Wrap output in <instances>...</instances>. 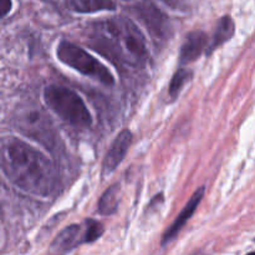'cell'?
I'll list each match as a JSON object with an SVG mask.
<instances>
[{
    "mask_svg": "<svg viewBox=\"0 0 255 255\" xmlns=\"http://www.w3.org/2000/svg\"><path fill=\"white\" fill-rule=\"evenodd\" d=\"M12 6L11 0H0V20L6 16Z\"/></svg>",
    "mask_w": 255,
    "mask_h": 255,
    "instance_id": "cell-15",
    "label": "cell"
},
{
    "mask_svg": "<svg viewBox=\"0 0 255 255\" xmlns=\"http://www.w3.org/2000/svg\"><path fill=\"white\" fill-rule=\"evenodd\" d=\"M120 202V186L114 184L110 187L99 202V213L102 216H111L117 211Z\"/></svg>",
    "mask_w": 255,
    "mask_h": 255,
    "instance_id": "cell-13",
    "label": "cell"
},
{
    "mask_svg": "<svg viewBox=\"0 0 255 255\" xmlns=\"http://www.w3.org/2000/svg\"><path fill=\"white\" fill-rule=\"evenodd\" d=\"M204 191H206V188H204V187H201V188H198L196 192H194V194L192 196V198L189 199V202L187 203V206L184 207L183 211L179 213L178 218H177L176 221L172 223V226L169 227L166 232H164L163 238H162V246H166L167 243H169L171 241H173V239L178 236V233L181 232V229L186 226L187 222L191 219V217L193 216V213L196 212V209L198 208V204L201 203L202 198H203V196H204Z\"/></svg>",
    "mask_w": 255,
    "mask_h": 255,
    "instance_id": "cell-10",
    "label": "cell"
},
{
    "mask_svg": "<svg viewBox=\"0 0 255 255\" xmlns=\"http://www.w3.org/2000/svg\"><path fill=\"white\" fill-rule=\"evenodd\" d=\"M134 12L142 22L146 25L149 34L159 40H166L171 36L172 26L167 15H164L151 1H143L134 7Z\"/></svg>",
    "mask_w": 255,
    "mask_h": 255,
    "instance_id": "cell-7",
    "label": "cell"
},
{
    "mask_svg": "<svg viewBox=\"0 0 255 255\" xmlns=\"http://www.w3.org/2000/svg\"><path fill=\"white\" fill-rule=\"evenodd\" d=\"M191 71H188L187 69H179L178 71L173 75L171 84H169V96H171L172 99H177L179 92H181L182 89L186 86L187 82L191 80Z\"/></svg>",
    "mask_w": 255,
    "mask_h": 255,
    "instance_id": "cell-14",
    "label": "cell"
},
{
    "mask_svg": "<svg viewBox=\"0 0 255 255\" xmlns=\"http://www.w3.org/2000/svg\"><path fill=\"white\" fill-rule=\"evenodd\" d=\"M90 47L119 66L141 67L148 51L138 27L127 17H114L92 25L87 34Z\"/></svg>",
    "mask_w": 255,
    "mask_h": 255,
    "instance_id": "cell-2",
    "label": "cell"
},
{
    "mask_svg": "<svg viewBox=\"0 0 255 255\" xmlns=\"http://www.w3.org/2000/svg\"><path fill=\"white\" fill-rule=\"evenodd\" d=\"M47 106L66 124L77 128H86L92 124V117L81 97L72 90L51 85L44 91Z\"/></svg>",
    "mask_w": 255,
    "mask_h": 255,
    "instance_id": "cell-3",
    "label": "cell"
},
{
    "mask_svg": "<svg viewBox=\"0 0 255 255\" xmlns=\"http://www.w3.org/2000/svg\"><path fill=\"white\" fill-rule=\"evenodd\" d=\"M162 1L168 5V6L173 7V9H179L182 5V0H162Z\"/></svg>",
    "mask_w": 255,
    "mask_h": 255,
    "instance_id": "cell-16",
    "label": "cell"
},
{
    "mask_svg": "<svg viewBox=\"0 0 255 255\" xmlns=\"http://www.w3.org/2000/svg\"><path fill=\"white\" fill-rule=\"evenodd\" d=\"M131 142L132 133L128 129H124L122 132H120L104 159L102 176H109L120 166V163L124 161L129 146H131Z\"/></svg>",
    "mask_w": 255,
    "mask_h": 255,
    "instance_id": "cell-8",
    "label": "cell"
},
{
    "mask_svg": "<svg viewBox=\"0 0 255 255\" xmlns=\"http://www.w3.org/2000/svg\"><path fill=\"white\" fill-rule=\"evenodd\" d=\"M17 127L26 136L32 137L45 144V147L51 148L56 142L55 132L47 115L39 107H26L17 116Z\"/></svg>",
    "mask_w": 255,
    "mask_h": 255,
    "instance_id": "cell-6",
    "label": "cell"
},
{
    "mask_svg": "<svg viewBox=\"0 0 255 255\" xmlns=\"http://www.w3.org/2000/svg\"><path fill=\"white\" fill-rule=\"evenodd\" d=\"M0 167L11 183L30 194L47 197L56 189V169L51 161L17 138L0 144Z\"/></svg>",
    "mask_w": 255,
    "mask_h": 255,
    "instance_id": "cell-1",
    "label": "cell"
},
{
    "mask_svg": "<svg viewBox=\"0 0 255 255\" xmlns=\"http://www.w3.org/2000/svg\"><path fill=\"white\" fill-rule=\"evenodd\" d=\"M209 37L206 32L201 30H194L186 36L182 44L181 54H179V65L184 66L199 59L202 54L207 50Z\"/></svg>",
    "mask_w": 255,
    "mask_h": 255,
    "instance_id": "cell-9",
    "label": "cell"
},
{
    "mask_svg": "<svg viewBox=\"0 0 255 255\" xmlns=\"http://www.w3.org/2000/svg\"><path fill=\"white\" fill-rule=\"evenodd\" d=\"M104 233L100 222L87 219L84 224H71L65 228L51 243L52 253H67L81 244L94 243Z\"/></svg>",
    "mask_w": 255,
    "mask_h": 255,
    "instance_id": "cell-5",
    "label": "cell"
},
{
    "mask_svg": "<svg viewBox=\"0 0 255 255\" xmlns=\"http://www.w3.org/2000/svg\"><path fill=\"white\" fill-rule=\"evenodd\" d=\"M67 9L75 12H96L101 10H115L112 0H65Z\"/></svg>",
    "mask_w": 255,
    "mask_h": 255,
    "instance_id": "cell-12",
    "label": "cell"
},
{
    "mask_svg": "<svg viewBox=\"0 0 255 255\" xmlns=\"http://www.w3.org/2000/svg\"><path fill=\"white\" fill-rule=\"evenodd\" d=\"M57 57L67 66L72 67L85 76L92 77L106 86L115 84L110 70L80 46L69 41H61L57 46Z\"/></svg>",
    "mask_w": 255,
    "mask_h": 255,
    "instance_id": "cell-4",
    "label": "cell"
},
{
    "mask_svg": "<svg viewBox=\"0 0 255 255\" xmlns=\"http://www.w3.org/2000/svg\"><path fill=\"white\" fill-rule=\"evenodd\" d=\"M234 31H236V25H234L233 19L231 16H228V15L222 17L218 21V24H217L213 36L209 40L208 46H207L206 50L207 55L212 54L221 45H223L224 42L231 40L232 36L234 35Z\"/></svg>",
    "mask_w": 255,
    "mask_h": 255,
    "instance_id": "cell-11",
    "label": "cell"
}]
</instances>
